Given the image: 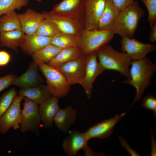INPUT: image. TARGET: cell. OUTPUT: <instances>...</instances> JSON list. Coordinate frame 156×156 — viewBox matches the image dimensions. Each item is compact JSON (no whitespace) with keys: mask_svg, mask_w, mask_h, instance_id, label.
<instances>
[{"mask_svg":"<svg viewBox=\"0 0 156 156\" xmlns=\"http://www.w3.org/2000/svg\"><path fill=\"white\" fill-rule=\"evenodd\" d=\"M145 14L138 2L134 0L120 11L112 29L114 34L123 37L133 38L140 19Z\"/></svg>","mask_w":156,"mask_h":156,"instance_id":"3957f363","label":"cell"},{"mask_svg":"<svg viewBox=\"0 0 156 156\" xmlns=\"http://www.w3.org/2000/svg\"><path fill=\"white\" fill-rule=\"evenodd\" d=\"M11 56L7 52L4 50L0 51V67L6 66L11 60Z\"/></svg>","mask_w":156,"mask_h":156,"instance_id":"e575fe53","label":"cell"},{"mask_svg":"<svg viewBox=\"0 0 156 156\" xmlns=\"http://www.w3.org/2000/svg\"><path fill=\"white\" fill-rule=\"evenodd\" d=\"M46 79L47 86L51 96L64 97L69 93L70 85L57 69L43 62L37 63Z\"/></svg>","mask_w":156,"mask_h":156,"instance_id":"277c9868","label":"cell"},{"mask_svg":"<svg viewBox=\"0 0 156 156\" xmlns=\"http://www.w3.org/2000/svg\"><path fill=\"white\" fill-rule=\"evenodd\" d=\"M79 36L61 32L51 38V44L61 49L78 46Z\"/></svg>","mask_w":156,"mask_h":156,"instance_id":"d4e9b609","label":"cell"},{"mask_svg":"<svg viewBox=\"0 0 156 156\" xmlns=\"http://www.w3.org/2000/svg\"><path fill=\"white\" fill-rule=\"evenodd\" d=\"M116 7L120 11L131 4L134 0H111Z\"/></svg>","mask_w":156,"mask_h":156,"instance_id":"836d02e7","label":"cell"},{"mask_svg":"<svg viewBox=\"0 0 156 156\" xmlns=\"http://www.w3.org/2000/svg\"><path fill=\"white\" fill-rule=\"evenodd\" d=\"M62 49L50 44L31 55L33 61L36 63L43 62L47 64Z\"/></svg>","mask_w":156,"mask_h":156,"instance_id":"484cf974","label":"cell"},{"mask_svg":"<svg viewBox=\"0 0 156 156\" xmlns=\"http://www.w3.org/2000/svg\"><path fill=\"white\" fill-rule=\"evenodd\" d=\"M24 97L17 95L11 105L0 118V133L4 135L21 121V103Z\"/></svg>","mask_w":156,"mask_h":156,"instance_id":"8fae6325","label":"cell"},{"mask_svg":"<svg viewBox=\"0 0 156 156\" xmlns=\"http://www.w3.org/2000/svg\"><path fill=\"white\" fill-rule=\"evenodd\" d=\"M146 6L148 12V20L151 27L156 23V0H140Z\"/></svg>","mask_w":156,"mask_h":156,"instance_id":"4dcf8cb0","label":"cell"},{"mask_svg":"<svg viewBox=\"0 0 156 156\" xmlns=\"http://www.w3.org/2000/svg\"><path fill=\"white\" fill-rule=\"evenodd\" d=\"M126 114V112L102 121L92 126L84 132L87 140L94 138L102 139L109 136L116 124Z\"/></svg>","mask_w":156,"mask_h":156,"instance_id":"4fadbf2b","label":"cell"},{"mask_svg":"<svg viewBox=\"0 0 156 156\" xmlns=\"http://www.w3.org/2000/svg\"><path fill=\"white\" fill-rule=\"evenodd\" d=\"M42 13L44 19L55 23L61 32L80 36L84 30L83 18L51 11Z\"/></svg>","mask_w":156,"mask_h":156,"instance_id":"8992f818","label":"cell"},{"mask_svg":"<svg viewBox=\"0 0 156 156\" xmlns=\"http://www.w3.org/2000/svg\"><path fill=\"white\" fill-rule=\"evenodd\" d=\"M88 141L84 133L73 130L64 139L62 147L68 156H75L80 150L84 149L88 146Z\"/></svg>","mask_w":156,"mask_h":156,"instance_id":"2e32d148","label":"cell"},{"mask_svg":"<svg viewBox=\"0 0 156 156\" xmlns=\"http://www.w3.org/2000/svg\"><path fill=\"white\" fill-rule=\"evenodd\" d=\"M17 94L16 89L12 88L0 96V118L10 106Z\"/></svg>","mask_w":156,"mask_h":156,"instance_id":"f546056e","label":"cell"},{"mask_svg":"<svg viewBox=\"0 0 156 156\" xmlns=\"http://www.w3.org/2000/svg\"><path fill=\"white\" fill-rule=\"evenodd\" d=\"M151 29L149 35V39L152 42L156 41V23L151 27Z\"/></svg>","mask_w":156,"mask_h":156,"instance_id":"8d00e7d4","label":"cell"},{"mask_svg":"<svg viewBox=\"0 0 156 156\" xmlns=\"http://www.w3.org/2000/svg\"><path fill=\"white\" fill-rule=\"evenodd\" d=\"M18 94L30 99L38 105L51 96L47 85L42 83L35 86L21 88Z\"/></svg>","mask_w":156,"mask_h":156,"instance_id":"7402d4cb","label":"cell"},{"mask_svg":"<svg viewBox=\"0 0 156 156\" xmlns=\"http://www.w3.org/2000/svg\"><path fill=\"white\" fill-rule=\"evenodd\" d=\"M16 76L9 74L0 77V92L12 84L13 81Z\"/></svg>","mask_w":156,"mask_h":156,"instance_id":"d6a6232c","label":"cell"},{"mask_svg":"<svg viewBox=\"0 0 156 156\" xmlns=\"http://www.w3.org/2000/svg\"><path fill=\"white\" fill-rule=\"evenodd\" d=\"M34 0L38 2H41L42 1V0Z\"/></svg>","mask_w":156,"mask_h":156,"instance_id":"f35d334b","label":"cell"},{"mask_svg":"<svg viewBox=\"0 0 156 156\" xmlns=\"http://www.w3.org/2000/svg\"></svg>","mask_w":156,"mask_h":156,"instance_id":"ab89813d","label":"cell"},{"mask_svg":"<svg viewBox=\"0 0 156 156\" xmlns=\"http://www.w3.org/2000/svg\"><path fill=\"white\" fill-rule=\"evenodd\" d=\"M99 62L105 70H113L119 72L130 80L129 66L132 60L125 53L118 51L108 44L96 51Z\"/></svg>","mask_w":156,"mask_h":156,"instance_id":"7a4b0ae2","label":"cell"},{"mask_svg":"<svg viewBox=\"0 0 156 156\" xmlns=\"http://www.w3.org/2000/svg\"><path fill=\"white\" fill-rule=\"evenodd\" d=\"M84 55L79 46L62 49L49 62V65L57 68L62 64L79 58Z\"/></svg>","mask_w":156,"mask_h":156,"instance_id":"603a6c76","label":"cell"},{"mask_svg":"<svg viewBox=\"0 0 156 156\" xmlns=\"http://www.w3.org/2000/svg\"><path fill=\"white\" fill-rule=\"evenodd\" d=\"M118 139L120 142L122 147L125 149L131 156H140L137 152L133 150L130 147L125 140L123 138L120 136L118 137Z\"/></svg>","mask_w":156,"mask_h":156,"instance_id":"d590c367","label":"cell"},{"mask_svg":"<svg viewBox=\"0 0 156 156\" xmlns=\"http://www.w3.org/2000/svg\"><path fill=\"white\" fill-rule=\"evenodd\" d=\"M51 38L34 34H26L20 47L25 53L31 55L50 44Z\"/></svg>","mask_w":156,"mask_h":156,"instance_id":"d6986e66","label":"cell"},{"mask_svg":"<svg viewBox=\"0 0 156 156\" xmlns=\"http://www.w3.org/2000/svg\"><path fill=\"white\" fill-rule=\"evenodd\" d=\"M61 32L60 29L55 23L44 18L34 34L52 38Z\"/></svg>","mask_w":156,"mask_h":156,"instance_id":"83f0119b","label":"cell"},{"mask_svg":"<svg viewBox=\"0 0 156 156\" xmlns=\"http://www.w3.org/2000/svg\"><path fill=\"white\" fill-rule=\"evenodd\" d=\"M21 29L26 35L34 34L44 18L41 13L28 8L23 13L18 14Z\"/></svg>","mask_w":156,"mask_h":156,"instance_id":"e0dca14e","label":"cell"},{"mask_svg":"<svg viewBox=\"0 0 156 156\" xmlns=\"http://www.w3.org/2000/svg\"><path fill=\"white\" fill-rule=\"evenodd\" d=\"M23 100V108L21 110L20 130L23 133L29 131L38 135L41 122L38 105L26 97H24Z\"/></svg>","mask_w":156,"mask_h":156,"instance_id":"52a82bcc","label":"cell"},{"mask_svg":"<svg viewBox=\"0 0 156 156\" xmlns=\"http://www.w3.org/2000/svg\"><path fill=\"white\" fill-rule=\"evenodd\" d=\"M152 151L151 154V156H156V146L155 145V139L154 138L153 136V134H152Z\"/></svg>","mask_w":156,"mask_h":156,"instance_id":"74e56055","label":"cell"},{"mask_svg":"<svg viewBox=\"0 0 156 156\" xmlns=\"http://www.w3.org/2000/svg\"><path fill=\"white\" fill-rule=\"evenodd\" d=\"M21 29L20 20L16 11L0 16V32Z\"/></svg>","mask_w":156,"mask_h":156,"instance_id":"4316f807","label":"cell"},{"mask_svg":"<svg viewBox=\"0 0 156 156\" xmlns=\"http://www.w3.org/2000/svg\"><path fill=\"white\" fill-rule=\"evenodd\" d=\"M58 99L51 96L39 105L38 109L41 121L45 128H51L53 125L54 117L60 108Z\"/></svg>","mask_w":156,"mask_h":156,"instance_id":"9a60e30c","label":"cell"},{"mask_svg":"<svg viewBox=\"0 0 156 156\" xmlns=\"http://www.w3.org/2000/svg\"><path fill=\"white\" fill-rule=\"evenodd\" d=\"M120 12L111 0H106L105 8L98 22L97 29L112 30Z\"/></svg>","mask_w":156,"mask_h":156,"instance_id":"44dd1931","label":"cell"},{"mask_svg":"<svg viewBox=\"0 0 156 156\" xmlns=\"http://www.w3.org/2000/svg\"><path fill=\"white\" fill-rule=\"evenodd\" d=\"M38 65L33 61L27 70L14 79L12 84L21 88L37 86L42 83L44 79L38 71Z\"/></svg>","mask_w":156,"mask_h":156,"instance_id":"5bb4252c","label":"cell"},{"mask_svg":"<svg viewBox=\"0 0 156 156\" xmlns=\"http://www.w3.org/2000/svg\"><path fill=\"white\" fill-rule=\"evenodd\" d=\"M25 35L21 29L0 32V45L17 51L22 44Z\"/></svg>","mask_w":156,"mask_h":156,"instance_id":"cb8c5ba5","label":"cell"},{"mask_svg":"<svg viewBox=\"0 0 156 156\" xmlns=\"http://www.w3.org/2000/svg\"><path fill=\"white\" fill-rule=\"evenodd\" d=\"M130 66L131 79L123 82L133 86L136 89L133 104L141 99L144 90L151 84L152 77L156 70V65L146 57L141 60L132 61Z\"/></svg>","mask_w":156,"mask_h":156,"instance_id":"6da1fadb","label":"cell"},{"mask_svg":"<svg viewBox=\"0 0 156 156\" xmlns=\"http://www.w3.org/2000/svg\"><path fill=\"white\" fill-rule=\"evenodd\" d=\"M142 105L145 109L151 110L153 116L156 117V99L154 95L148 94L142 99Z\"/></svg>","mask_w":156,"mask_h":156,"instance_id":"1f68e13d","label":"cell"},{"mask_svg":"<svg viewBox=\"0 0 156 156\" xmlns=\"http://www.w3.org/2000/svg\"><path fill=\"white\" fill-rule=\"evenodd\" d=\"M86 55L62 64L57 69L71 85L80 84L85 74Z\"/></svg>","mask_w":156,"mask_h":156,"instance_id":"30bf717a","label":"cell"},{"mask_svg":"<svg viewBox=\"0 0 156 156\" xmlns=\"http://www.w3.org/2000/svg\"><path fill=\"white\" fill-rule=\"evenodd\" d=\"M29 0H0V16L27 7Z\"/></svg>","mask_w":156,"mask_h":156,"instance_id":"f1b7e54d","label":"cell"},{"mask_svg":"<svg viewBox=\"0 0 156 156\" xmlns=\"http://www.w3.org/2000/svg\"><path fill=\"white\" fill-rule=\"evenodd\" d=\"M114 34L112 30H84L79 36L78 46L83 54L87 55L108 44L112 39Z\"/></svg>","mask_w":156,"mask_h":156,"instance_id":"5b68a950","label":"cell"},{"mask_svg":"<svg viewBox=\"0 0 156 156\" xmlns=\"http://www.w3.org/2000/svg\"><path fill=\"white\" fill-rule=\"evenodd\" d=\"M120 44L122 51L126 53L132 61L141 60L156 49L155 44L142 42L133 38L122 37Z\"/></svg>","mask_w":156,"mask_h":156,"instance_id":"9c48e42d","label":"cell"},{"mask_svg":"<svg viewBox=\"0 0 156 156\" xmlns=\"http://www.w3.org/2000/svg\"><path fill=\"white\" fill-rule=\"evenodd\" d=\"M106 0H84V30L97 29L99 19L105 6Z\"/></svg>","mask_w":156,"mask_h":156,"instance_id":"7c38bea8","label":"cell"},{"mask_svg":"<svg viewBox=\"0 0 156 156\" xmlns=\"http://www.w3.org/2000/svg\"><path fill=\"white\" fill-rule=\"evenodd\" d=\"M76 115L77 111L70 106L60 108L54 117V123L59 130L67 133L71 126L75 123Z\"/></svg>","mask_w":156,"mask_h":156,"instance_id":"ffe728a7","label":"cell"},{"mask_svg":"<svg viewBox=\"0 0 156 156\" xmlns=\"http://www.w3.org/2000/svg\"><path fill=\"white\" fill-rule=\"evenodd\" d=\"M104 71L97 60L96 51L86 55L85 74L80 84L84 90L88 98L91 97L93 84L95 80Z\"/></svg>","mask_w":156,"mask_h":156,"instance_id":"ba28073f","label":"cell"},{"mask_svg":"<svg viewBox=\"0 0 156 156\" xmlns=\"http://www.w3.org/2000/svg\"><path fill=\"white\" fill-rule=\"evenodd\" d=\"M58 13L80 17L84 19V0H62L51 10Z\"/></svg>","mask_w":156,"mask_h":156,"instance_id":"ac0fdd59","label":"cell"}]
</instances>
